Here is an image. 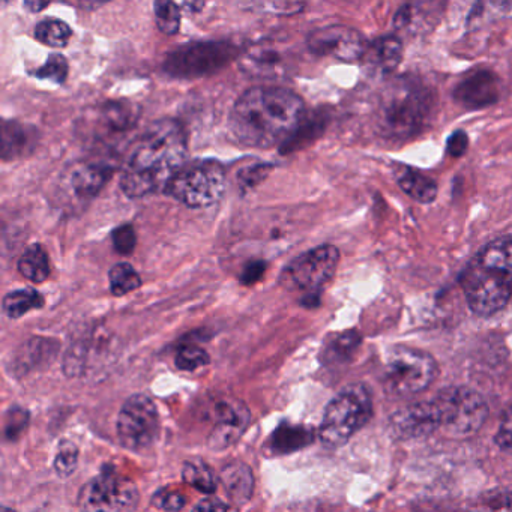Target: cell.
Wrapping results in <instances>:
<instances>
[{"mask_svg":"<svg viewBox=\"0 0 512 512\" xmlns=\"http://www.w3.org/2000/svg\"><path fill=\"white\" fill-rule=\"evenodd\" d=\"M313 440V431L299 425H281L274 436L272 446L278 452H292L304 448Z\"/></svg>","mask_w":512,"mask_h":512,"instance_id":"cell-27","label":"cell"},{"mask_svg":"<svg viewBox=\"0 0 512 512\" xmlns=\"http://www.w3.org/2000/svg\"><path fill=\"white\" fill-rule=\"evenodd\" d=\"M403 55V43L400 38L385 35L368 44L362 59L371 73L376 76H389L400 67Z\"/></svg>","mask_w":512,"mask_h":512,"instance_id":"cell-18","label":"cell"},{"mask_svg":"<svg viewBox=\"0 0 512 512\" xmlns=\"http://www.w3.org/2000/svg\"><path fill=\"white\" fill-rule=\"evenodd\" d=\"M494 439H496L497 446L503 451L512 452V406L503 413Z\"/></svg>","mask_w":512,"mask_h":512,"instance_id":"cell-38","label":"cell"},{"mask_svg":"<svg viewBox=\"0 0 512 512\" xmlns=\"http://www.w3.org/2000/svg\"><path fill=\"white\" fill-rule=\"evenodd\" d=\"M155 22L163 34L175 35L181 29V10L173 2L158 0L154 4Z\"/></svg>","mask_w":512,"mask_h":512,"instance_id":"cell-29","label":"cell"},{"mask_svg":"<svg viewBox=\"0 0 512 512\" xmlns=\"http://www.w3.org/2000/svg\"><path fill=\"white\" fill-rule=\"evenodd\" d=\"M271 170L272 166H269V164H259V166L250 167V169L239 173V182H241L244 188H254L269 175Z\"/></svg>","mask_w":512,"mask_h":512,"instance_id":"cell-39","label":"cell"},{"mask_svg":"<svg viewBox=\"0 0 512 512\" xmlns=\"http://www.w3.org/2000/svg\"><path fill=\"white\" fill-rule=\"evenodd\" d=\"M413 20V10L412 5H404L400 10L397 11L394 17V26L397 29L406 28L412 23Z\"/></svg>","mask_w":512,"mask_h":512,"instance_id":"cell-42","label":"cell"},{"mask_svg":"<svg viewBox=\"0 0 512 512\" xmlns=\"http://www.w3.org/2000/svg\"><path fill=\"white\" fill-rule=\"evenodd\" d=\"M32 76L41 80H50L56 85H62L68 77V62L62 55H52L43 67L38 68Z\"/></svg>","mask_w":512,"mask_h":512,"instance_id":"cell-31","label":"cell"},{"mask_svg":"<svg viewBox=\"0 0 512 512\" xmlns=\"http://www.w3.org/2000/svg\"><path fill=\"white\" fill-rule=\"evenodd\" d=\"M2 512H16V511H14V509L4 508V509H2Z\"/></svg>","mask_w":512,"mask_h":512,"instance_id":"cell-46","label":"cell"},{"mask_svg":"<svg viewBox=\"0 0 512 512\" xmlns=\"http://www.w3.org/2000/svg\"><path fill=\"white\" fill-rule=\"evenodd\" d=\"M241 67L245 73L256 77H275L283 67V56L274 47H251L241 58Z\"/></svg>","mask_w":512,"mask_h":512,"instance_id":"cell-21","label":"cell"},{"mask_svg":"<svg viewBox=\"0 0 512 512\" xmlns=\"http://www.w3.org/2000/svg\"><path fill=\"white\" fill-rule=\"evenodd\" d=\"M265 272V260L254 259L244 266V269H242L241 272V277L239 278H241V283L244 284V286H253V284L257 283V281L262 280Z\"/></svg>","mask_w":512,"mask_h":512,"instance_id":"cell-40","label":"cell"},{"mask_svg":"<svg viewBox=\"0 0 512 512\" xmlns=\"http://www.w3.org/2000/svg\"><path fill=\"white\" fill-rule=\"evenodd\" d=\"M50 2H25L26 10L31 11V13H40L44 8L49 7Z\"/></svg>","mask_w":512,"mask_h":512,"instance_id":"cell-44","label":"cell"},{"mask_svg":"<svg viewBox=\"0 0 512 512\" xmlns=\"http://www.w3.org/2000/svg\"><path fill=\"white\" fill-rule=\"evenodd\" d=\"M439 367L430 353L397 346L388 353L383 368L386 391L395 397H412L430 388Z\"/></svg>","mask_w":512,"mask_h":512,"instance_id":"cell-7","label":"cell"},{"mask_svg":"<svg viewBox=\"0 0 512 512\" xmlns=\"http://www.w3.org/2000/svg\"><path fill=\"white\" fill-rule=\"evenodd\" d=\"M394 178L395 181H397L398 187H400L407 196L416 200V202L427 205V203H431L436 200V182L431 181L430 178L422 175L418 170L397 164L394 169Z\"/></svg>","mask_w":512,"mask_h":512,"instance_id":"cell-20","label":"cell"},{"mask_svg":"<svg viewBox=\"0 0 512 512\" xmlns=\"http://www.w3.org/2000/svg\"><path fill=\"white\" fill-rule=\"evenodd\" d=\"M154 505L164 511L176 512L181 511L187 505V500L176 491L161 490L154 496Z\"/></svg>","mask_w":512,"mask_h":512,"instance_id":"cell-37","label":"cell"},{"mask_svg":"<svg viewBox=\"0 0 512 512\" xmlns=\"http://www.w3.org/2000/svg\"><path fill=\"white\" fill-rule=\"evenodd\" d=\"M44 298L38 290L35 289H20L16 292L8 293L4 298L5 314L10 319H20L31 310H38L43 307Z\"/></svg>","mask_w":512,"mask_h":512,"instance_id":"cell-24","label":"cell"},{"mask_svg":"<svg viewBox=\"0 0 512 512\" xmlns=\"http://www.w3.org/2000/svg\"><path fill=\"white\" fill-rule=\"evenodd\" d=\"M469 149V137L464 131L458 130L452 134L446 143V152L451 155L452 158H460L466 154Z\"/></svg>","mask_w":512,"mask_h":512,"instance_id":"cell-41","label":"cell"},{"mask_svg":"<svg viewBox=\"0 0 512 512\" xmlns=\"http://www.w3.org/2000/svg\"><path fill=\"white\" fill-rule=\"evenodd\" d=\"M499 94L500 82L497 74L488 68H476L461 77L452 97L463 109L479 110L497 103Z\"/></svg>","mask_w":512,"mask_h":512,"instance_id":"cell-14","label":"cell"},{"mask_svg":"<svg viewBox=\"0 0 512 512\" xmlns=\"http://www.w3.org/2000/svg\"><path fill=\"white\" fill-rule=\"evenodd\" d=\"M238 56V49L227 41H202L173 50L164 71L175 79H200L226 68Z\"/></svg>","mask_w":512,"mask_h":512,"instance_id":"cell-9","label":"cell"},{"mask_svg":"<svg viewBox=\"0 0 512 512\" xmlns=\"http://www.w3.org/2000/svg\"><path fill=\"white\" fill-rule=\"evenodd\" d=\"M182 478L188 485L202 491V493L214 494L217 491V476L205 461H187L182 467Z\"/></svg>","mask_w":512,"mask_h":512,"instance_id":"cell-25","label":"cell"},{"mask_svg":"<svg viewBox=\"0 0 512 512\" xmlns=\"http://www.w3.org/2000/svg\"><path fill=\"white\" fill-rule=\"evenodd\" d=\"M434 110L436 94L424 80L412 74L397 77L380 94L377 130L392 142H406L427 128Z\"/></svg>","mask_w":512,"mask_h":512,"instance_id":"cell-3","label":"cell"},{"mask_svg":"<svg viewBox=\"0 0 512 512\" xmlns=\"http://www.w3.org/2000/svg\"><path fill=\"white\" fill-rule=\"evenodd\" d=\"M188 139L182 124L161 119L149 125L124 163L121 188L130 199H142L167 190L176 173L185 166Z\"/></svg>","mask_w":512,"mask_h":512,"instance_id":"cell-2","label":"cell"},{"mask_svg":"<svg viewBox=\"0 0 512 512\" xmlns=\"http://www.w3.org/2000/svg\"><path fill=\"white\" fill-rule=\"evenodd\" d=\"M217 422L209 436L208 445L214 451H223L235 445L250 425L251 415L242 401L226 400L218 403Z\"/></svg>","mask_w":512,"mask_h":512,"instance_id":"cell-15","label":"cell"},{"mask_svg":"<svg viewBox=\"0 0 512 512\" xmlns=\"http://www.w3.org/2000/svg\"><path fill=\"white\" fill-rule=\"evenodd\" d=\"M226 188L224 167L215 160H199L185 164L166 191L182 205L202 209L220 202Z\"/></svg>","mask_w":512,"mask_h":512,"instance_id":"cell-8","label":"cell"},{"mask_svg":"<svg viewBox=\"0 0 512 512\" xmlns=\"http://www.w3.org/2000/svg\"><path fill=\"white\" fill-rule=\"evenodd\" d=\"M340 263V251L334 245H320L295 257L281 271L280 284L292 292L319 295V290L332 280Z\"/></svg>","mask_w":512,"mask_h":512,"instance_id":"cell-10","label":"cell"},{"mask_svg":"<svg viewBox=\"0 0 512 512\" xmlns=\"http://www.w3.org/2000/svg\"><path fill=\"white\" fill-rule=\"evenodd\" d=\"M20 274L32 283H44L50 277V260L40 244L26 248L17 263Z\"/></svg>","mask_w":512,"mask_h":512,"instance_id":"cell-23","label":"cell"},{"mask_svg":"<svg viewBox=\"0 0 512 512\" xmlns=\"http://www.w3.org/2000/svg\"><path fill=\"white\" fill-rule=\"evenodd\" d=\"M373 415V398L367 386L353 383L338 392L326 407L319 428L320 440L329 448L349 442Z\"/></svg>","mask_w":512,"mask_h":512,"instance_id":"cell-5","label":"cell"},{"mask_svg":"<svg viewBox=\"0 0 512 512\" xmlns=\"http://www.w3.org/2000/svg\"><path fill=\"white\" fill-rule=\"evenodd\" d=\"M307 46L314 55L355 62L364 58L368 44L355 29L334 25L311 32L307 38Z\"/></svg>","mask_w":512,"mask_h":512,"instance_id":"cell-13","label":"cell"},{"mask_svg":"<svg viewBox=\"0 0 512 512\" xmlns=\"http://www.w3.org/2000/svg\"><path fill=\"white\" fill-rule=\"evenodd\" d=\"M305 118L304 101L296 92L280 86H257L238 98L229 125L241 145L271 149L286 145Z\"/></svg>","mask_w":512,"mask_h":512,"instance_id":"cell-1","label":"cell"},{"mask_svg":"<svg viewBox=\"0 0 512 512\" xmlns=\"http://www.w3.org/2000/svg\"><path fill=\"white\" fill-rule=\"evenodd\" d=\"M79 463V449L70 440H64L59 445L58 454L55 458V470L62 478H68L73 475Z\"/></svg>","mask_w":512,"mask_h":512,"instance_id":"cell-32","label":"cell"},{"mask_svg":"<svg viewBox=\"0 0 512 512\" xmlns=\"http://www.w3.org/2000/svg\"><path fill=\"white\" fill-rule=\"evenodd\" d=\"M359 343H361V337H359L358 332H343L331 341L328 350H326V356L331 361H344L358 349Z\"/></svg>","mask_w":512,"mask_h":512,"instance_id":"cell-30","label":"cell"},{"mask_svg":"<svg viewBox=\"0 0 512 512\" xmlns=\"http://www.w3.org/2000/svg\"><path fill=\"white\" fill-rule=\"evenodd\" d=\"M473 512H512V490L485 494L473 506Z\"/></svg>","mask_w":512,"mask_h":512,"instance_id":"cell-33","label":"cell"},{"mask_svg":"<svg viewBox=\"0 0 512 512\" xmlns=\"http://www.w3.org/2000/svg\"><path fill=\"white\" fill-rule=\"evenodd\" d=\"M110 290L115 296H125L142 286L139 272L130 263H116L109 272Z\"/></svg>","mask_w":512,"mask_h":512,"instance_id":"cell-28","label":"cell"},{"mask_svg":"<svg viewBox=\"0 0 512 512\" xmlns=\"http://www.w3.org/2000/svg\"><path fill=\"white\" fill-rule=\"evenodd\" d=\"M389 427L391 433L401 440L421 439L439 431L431 400L401 407L391 416Z\"/></svg>","mask_w":512,"mask_h":512,"instance_id":"cell-16","label":"cell"},{"mask_svg":"<svg viewBox=\"0 0 512 512\" xmlns=\"http://www.w3.org/2000/svg\"><path fill=\"white\" fill-rule=\"evenodd\" d=\"M208 364V352L202 347L185 346L176 355V367L182 371H194Z\"/></svg>","mask_w":512,"mask_h":512,"instance_id":"cell-34","label":"cell"},{"mask_svg":"<svg viewBox=\"0 0 512 512\" xmlns=\"http://www.w3.org/2000/svg\"><path fill=\"white\" fill-rule=\"evenodd\" d=\"M184 7L188 8L190 11H193V13H199V11L205 7V4H203V2H196V4H184Z\"/></svg>","mask_w":512,"mask_h":512,"instance_id":"cell-45","label":"cell"},{"mask_svg":"<svg viewBox=\"0 0 512 512\" xmlns=\"http://www.w3.org/2000/svg\"><path fill=\"white\" fill-rule=\"evenodd\" d=\"M116 427L124 448L137 452L151 448L160 430L157 406L148 395H133L122 406Z\"/></svg>","mask_w":512,"mask_h":512,"instance_id":"cell-12","label":"cell"},{"mask_svg":"<svg viewBox=\"0 0 512 512\" xmlns=\"http://www.w3.org/2000/svg\"><path fill=\"white\" fill-rule=\"evenodd\" d=\"M29 424L28 410L22 407H13L5 418V436L7 439L16 440L22 436Z\"/></svg>","mask_w":512,"mask_h":512,"instance_id":"cell-36","label":"cell"},{"mask_svg":"<svg viewBox=\"0 0 512 512\" xmlns=\"http://www.w3.org/2000/svg\"><path fill=\"white\" fill-rule=\"evenodd\" d=\"M35 40L53 49H62L70 43L73 31L67 23L58 19H46L38 23L34 31Z\"/></svg>","mask_w":512,"mask_h":512,"instance_id":"cell-26","label":"cell"},{"mask_svg":"<svg viewBox=\"0 0 512 512\" xmlns=\"http://www.w3.org/2000/svg\"><path fill=\"white\" fill-rule=\"evenodd\" d=\"M113 169L103 163H83L68 172L67 188L79 200H91L112 178Z\"/></svg>","mask_w":512,"mask_h":512,"instance_id":"cell-17","label":"cell"},{"mask_svg":"<svg viewBox=\"0 0 512 512\" xmlns=\"http://www.w3.org/2000/svg\"><path fill=\"white\" fill-rule=\"evenodd\" d=\"M218 503H220V499L208 497V499H203L202 502L197 503L193 512H217Z\"/></svg>","mask_w":512,"mask_h":512,"instance_id":"cell-43","label":"cell"},{"mask_svg":"<svg viewBox=\"0 0 512 512\" xmlns=\"http://www.w3.org/2000/svg\"><path fill=\"white\" fill-rule=\"evenodd\" d=\"M38 131L17 121L2 124V158L5 161L25 157L37 146Z\"/></svg>","mask_w":512,"mask_h":512,"instance_id":"cell-19","label":"cell"},{"mask_svg":"<svg viewBox=\"0 0 512 512\" xmlns=\"http://www.w3.org/2000/svg\"><path fill=\"white\" fill-rule=\"evenodd\" d=\"M139 500V488L131 479L107 472L83 485L79 505L83 512H134Z\"/></svg>","mask_w":512,"mask_h":512,"instance_id":"cell-11","label":"cell"},{"mask_svg":"<svg viewBox=\"0 0 512 512\" xmlns=\"http://www.w3.org/2000/svg\"><path fill=\"white\" fill-rule=\"evenodd\" d=\"M431 404L439 431L452 439H467L478 433L488 416L484 397L466 386L443 388Z\"/></svg>","mask_w":512,"mask_h":512,"instance_id":"cell-6","label":"cell"},{"mask_svg":"<svg viewBox=\"0 0 512 512\" xmlns=\"http://www.w3.org/2000/svg\"><path fill=\"white\" fill-rule=\"evenodd\" d=\"M467 305L478 316L502 310L512 296V238L485 245L461 275Z\"/></svg>","mask_w":512,"mask_h":512,"instance_id":"cell-4","label":"cell"},{"mask_svg":"<svg viewBox=\"0 0 512 512\" xmlns=\"http://www.w3.org/2000/svg\"><path fill=\"white\" fill-rule=\"evenodd\" d=\"M113 247L122 256H130L137 245L136 229L131 224H122L112 233Z\"/></svg>","mask_w":512,"mask_h":512,"instance_id":"cell-35","label":"cell"},{"mask_svg":"<svg viewBox=\"0 0 512 512\" xmlns=\"http://www.w3.org/2000/svg\"><path fill=\"white\" fill-rule=\"evenodd\" d=\"M221 482L233 502L244 505L253 496L254 476L250 467L244 463H233L224 467Z\"/></svg>","mask_w":512,"mask_h":512,"instance_id":"cell-22","label":"cell"}]
</instances>
